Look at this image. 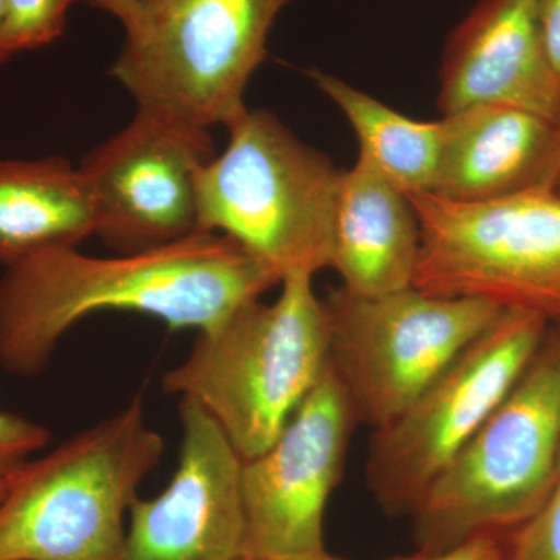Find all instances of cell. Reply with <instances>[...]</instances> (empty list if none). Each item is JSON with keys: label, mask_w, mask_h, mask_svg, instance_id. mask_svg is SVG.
<instances>
[{"label": "cell", "mask_w": 560, "mask_h": 560, "mask_svg": "<svg viewBox=\"0 0 560 560\" xmlns=\"http://www.w3.org/2000/svg\"><path fill=\"white\" fill-rule=\"evenodd\" d=\"M278 285L268 265L215 232L117 257L44 250L0 276V370L43 374L61 338L95 313H140L171 330L202 331Z\"/></svg>", "instance_id": "cell-1"}, {"label": "cell", "mask_w": 560, "mask_h": 560, "mask_svg": "<svg viewBox=\"0 0 560 560\" xmlns=\"http://www.w3.org/2000/svg\"><path fill=\"white\" fill-rule=\"evenodd\" d=\"M330 366L329 320L312 278L282 280L275 302L243 305L198 331L162 389L219 423L243 460L275 441Z\"/></svg>", "instance_id": "cell-2"}, {"label": "cell", "mask_w": 560, "mask_h": 560, "mask_svg": "<svg viewBox=\"0 0 560 560\" xmlns=\"http://www.w3.org/2000/svg\"><path fill=\"white\" fill-rule=\"evenodd\" d=\"M142 397L9 475L0 560H120L132 501L160 466Z\"/></svg>", "instance_id": "cell-3"}, {"label": "cell", "mask_w": 560, "mask_h": 560, "mask_svg": "<svg viewBox=\"0 0 560 560\" xmlns=\"http://www.w3.org/2000/svg\"><path fill=\"white\" fill-rule=\"evenodd\" d=\"M226 128L198 180L200 231L231 238L280 283L330 268L341 171L268 110L246 108Z\"/></svg>", "instance_id": "cell-4"}, {"label": "cell", "mask_w": 560, "mask_h": 560, "mask_svg": "<svg viewBox=\"0 0 560 560\" xmlns=\"http://www.w3.org/2000/svg\"><path fill=\"white\" fill-rule=\"evenodd\" d=\"M560 334L431 482L412 511L419 550L503 536L540 510L559 481Z\"/></svg>", "instance_id": "cell-5"}, {"label": "cell", "mask_w": 560, "mask_h": 560, "mask_svg": "<svg viewBox=\"0 0 560 560\" xmlns=\"http://www.w3.org/2000/svg\"><path fill=\"white\" fill-rule=\"evenodd\" d=\"M293 0H136L110 77L140 113L210 130L248 108L280 11Z\"/></svg>", "instance_id": "cell-6"}, {"label": "cell", "mask_w": 560, "mask_h": 560, "mask_svg": "<svg viewBox=\"0 0 560 560\" xmlns=\"http://www.w3.org/2000/svg\"><path fill=\"white\" fill-rule=\"evenodd\" d=\"M420 224L415 287L560 319V197L548 187L486 201L408 195Z\"/></svg>", "instance_id": "cell-7"}, {"label": "cell", "mask_w": 560, "mask_h": 560, "mask_svg": "<svg viewBox=\"0 0 560 560\" xmlns=\"http://www.w3.org/2000/svg\"><path fill=\"white\" fill-rule=\"evenodd\" d=\"M323 301L331 370L357 422L372 431L407 410L504 312L492 302L416 287L382 296L338 287Z\"/></svg>", "instance_id": "cell-8"}, {"label": "cell", "mask_w": 560, "mask_h": 560, "mask_svg": "<svg viewBox=\"0 0 560 560\" xmlns=\"http://www.w3.org/2000/svg\"><path fill=\"white\" fill-rule=\"evenodd\" d=\"M548 323L537 313L504 311L407 410L374 430L366 481L386 514H412L514 388L544 345Z\"/></svg>", "instance_id": "cell-9"}, {"label": "cell", "mask_w": 560, "mask_h": 560, "mask_svg": "<svg viewBox=\"0 0 560 560\" xmlns=\"http://www.w3.org/2000/svg\"><path fill=\"white\" fill-rule=\"evenodd\" d=\"M215 156L210 130L138 110L79 164L97 213L95 235L128 254L198 234V180Z\"/></svg>", "instance_id": "cell-10"}, {"label": "cell", "mask_w": 560, "mask_h": 560, "mask_svg": "<svg viewBox=\"0 0 560 560\" xmlns=\"http://www.w3.org/2000/svg\"><path fill=\"white\" fill-rule=\"evenodd\" d=\"M355 423L348 393L329 366L275 441L243 460L245 560L326 550L327 503Z\"/></svg>", "instance_id": "cell-11"}, {"label": "cell", "mask_w": 560, "mask_h": 560, "mask_svg": "<svg viewBox=\"0 0 560 560\" xmlns=\"http://www.w3.org/2000/svg\"><path fill=\"white\" fill-rule=\"evenodd\" d=\"M179 420L178 467L132 501L120 560H245L242 456L197 401L179 399Z\"/></svg>", "instance_id": "cell-12"}, {"label": "cell", "mask_w": 560, "mask_h": 560, "mask_svg": "<svg viewBox=\"0 0 560 560\" xmlns=\"http://www.w3.org/2000/svg\"><path fill=\"white\" fill-rule=\"evenodd\" d=\"M511 106L560 125V80L541 40L536 0H478L442 51V117Z\"/></svg>", "instance_id": "cell-13"}, {"label": "cell", "mask_w": 560, "mask_h": 560, "mask_svg": "<svg viewBox=\"0 0 560 560\" xmlns=\"http://www.w3.org/2000/svg\"><path fill=\"white\" fill-rule=\"evenodd\" d=\"M444 145L433 194L452 201H486L548 187L559 149V125L501 105L442 117Z\"/></svg>", "instance_id": "cell-14"}, {"label": "cell", "mask_w": 560, "mask_h": 560, "mask_svg": "<svg viewBox=\"0 0 560 560\" xmlns=\"http://www.w3.org/2000/svg\"><path fill=\"white\" fill-rule=\"evenodd\" d=\"M420 224L410 198L359 156L341 172L331 267L341 287L382 296L415 287Z\"/></svg>", "instance_id": "cell-15"}, {"label": "cell", "mask_w": 560, "mask_h": 560, "mask_svg": "<svg viewBox=\"0 0 560 560\" xmlns=\"http://www.w3.org/2000/svg\"><path fill=\"white\" fill-rule=\"evenodd\" d=\"M97 232V213L79 165L61 156L0 158V264L70 248Z\"/></svg>", "instance_id": "cell-16"}, {"label": "cell", "mask_w": 560, "mask_h": 560, "mask_svg": "<svg viewBox=\"0 0 560 560\" xmlns=\"http://www.w3.org/2000/svg\"><path fill=\"white\" fill-rule=\"evenodd\" d=\"M308 75L345 114L359 140L360 158L404 194H433L444 145L442 120L410 119L323 70L312 69Z\"/></svg>", "instance_id": "cell-17"}, {"label": "cell", "mask_w": 560, "mask_h": 560, "mask_svg": "<svg viewBox=\"0 0 560 560\" xmlns=\"http://www.w3.org/2000/svg\"><path fill=\"white\" fill-rule=\"evenodd\" d=\"M81 0H7L11 54L36 50L65 32L70 7Z\"/></svg>", "instance_id": "cell-18"}, {"label": "cell", "mask_w": 560, "mask_h": 560, "mask_svg": "<svg viewBox=\"0 0 560 560\" xmlns=\"http://www.w3.org/2000/svg\"><path fill=\"white\" fill-rule=\"evenodd\" d=\"M504 560H560V478L540 510L504 541Z\"/></svg>", "instance_id": "cell-19"}, {"label": "cell", "mask_w": 560, "mask_h": 560, "mask_svg": "<svg viewBox=\"0 0 560 560\" xmlns=\"http://www.w3.org/2000/svg\"><path fill=\"white\" fill-rule=\"evenodd\" d=\"M50 441V430L43 423L18 412L0 410V475L20 469Z\"/></svg>", "instance_id": "cell-20"}, {"label": "cell", "mask_w": 560, "mask_h": 560, "mask_svg": "<svg viewBox=\"0 0 560 560\" xmlns=\"http://www.w3.org/2000/svg\"><path fill=\"white\" fill-rule=\"evenodd\" d=\"M388 560H504L501 536H481L447 550H419L410 556Z\"/></svg>", "instance_id": "cell-21"}, {"label": "cell", "mask_w": 560, "mask_h": 560, "mask_svg": "<svg viewBox=\"0 0 560 560\" xmlns=\"http://www.w3.org/2000/svg\"><path fill=\"white\" fill-rule=\"evenodd\" d=\"M545 51L560 80V0H536Z\"/></svg>", "instance_id": "cell-22"}, {"label": "cell", "mask_w": 560, "mask_h": 560, "mask_svg": "<svg viewBox=\"0 0 560 560\" xmlns=\"http://www.w3.org/2000/svg\"><path fill=\"white\" fill-rule=\"evenodd\" d=\"M81 2L88 3L92 9L106 11V13L113 14L120 21L136 0H81Z\"/></svg>", "instance_id": "cell-23"}, {"label": "cell", "mask_w": 560, "mask_h": 560, "mask_svg": "<svg viewBox=\"0 0 560 560\" xmlns=\"http://www.w3.org/2000/svg\"><path fill=\"white\" fill-rule=\"evenodd\" d=\"M13 57L9 44V11L7 0H0V65Z\"/></svg>", "instance_id": "cell-24"}, {"label": "cell", "mask_w": 560, "mask_h": 560, "mask_svg": "<svg viewBox=\"0 0 560 560\" xmlns=\"http://www.w3.org/2000/svg\"><path fill=\"white\" fill-rule=\"evenodd\" d=\"M260 560H342L337 558V556H331L327 550L316 551V552H307V555H296V556H283V558H271V559H260Z\"/></svg>", "instance_id": "cell-25"}, {"label": "cell", "mask_w": 560, "mask_h": 560, "mask_svg": "<svg viewBox=\"0 0 560 560\" xmlns=\"http://www.w3.org/2000/svg\"><path fill=\"white\" fill-rule=\"evenodd\" d=\"M550 189L556 191L560 197V125H559V149L558 158H556L555 168H552V175L550 179Z\"/></svg>", "instance_id": "cell-26"}, {"label": "cell", "mask_w": 560, "mask_h": 560, "mask_svg": "<svg viewBox=\"0 0 560 560\" xmlns=\"http://www.w3.org/2000/svg\"><path fill=\"white\" fill-rule=\"evenodd\" d=\"M7 488H9V475H0V500L5 495Z\"/></svg>", "instance_id": "cell-27"}, {"label": "cell", "mask_w": 560, "mask_h": 560, "mask_svg": "<svg viewBox=\"0 0 560 560\" xmlns=\"http://www.w3.org/2000/svg\"><path fill=\"white\" fill-rule=\"evenodd\" d=\"M559 478H560V455H559Z\"/></svg>", "instance_id": "cell-28"}]
</instances>
